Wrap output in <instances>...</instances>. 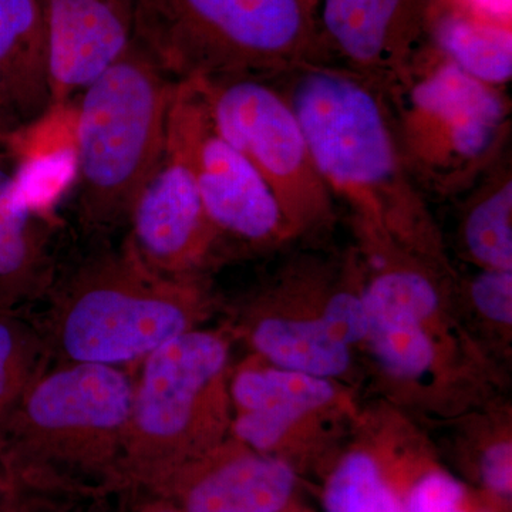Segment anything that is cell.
<instances>
[{
	"label": "cell",
	"mask_w": 512,
	"mask_h": 512,
	"mask_svg": "<svg viewBox=\"0 0 512 512\" xmlns=\"http://www.w3.org/2000/svg\"><path fill=\"white\" fill-rule=\"evenodd\" d=\"M53 109L63 107L126 53L133 0H40Z\"/></svg>",
	"instance_id": "cell-12"
},
{
	"label": "cell",
	"mask_w": 512,
	"mask_h": 512,
	"mask_svg": "<svg viewBox=\"0 0 512 512\" xmlns=\"http://www.w3.org/2000/svg\"><path fill=\"white\" fill-rule=\"evenodd\" d=\"M328 379L279 369H244L232 380L231 396L238 412L278 414L298 423L306 414L335 399Z\"/></svg>",
	"instance_id": "cell-18"
},
{
	"label": "cell",
	"mask_w": 512,
	"mask_h": 512,
	"mask_svg": "<svg viewBox=\"0 0 512 512\" xmlns=\"http://www.w3.org/2000/svg\"><path fill=\"white\" fill-rule=\"evenodd\" d=\"M309 8H315L316 3L320 2V0H303Z\"/></svg>",
	"instance_id": "cell-28"
},
{
	"label": "cell",
	"mask_w": 512,
	"mask_h": 512,
	"mask_svg": "<svg viewBox=\"0 0 512 512\" xmlns=\"http://www.w3.org/2000/svg\"><path fill=\"white\" fill-rule=\"evenodd\" d=\"M201 308L197 278L158 274L126 244L90 259L70 279L56 338L70 362L121 365L191 330Z\"/></svg>",
	"instance_id": "cell-4"
},
{
	"label": "cell",
	"mask_w": 512,
	"mask_h": 512,
	"mask_svg": "<svg viewBox=\"0 0 512 512\" xmlns=\"http://www.w3.org/2000/svg\"><path fill=\"white\" fill-rule=\"evenodd\" d=\"M326 512H403L376 461L365 453L346 457L325 491Z\"/></svg>",
	"instance_id": "cell-19"
},
{
	"label": "cell",
	"mask_w": 512,
	"mask_h": 512,
	"mask_svg": "<svg viewBox=\"0 0 512 512\" xmlns=\"http://www.w3.org/2000/svg\"><path fill=\"white\" fill-rule=\"evenodd\" d=\"M423 0H322L318 29L322 63L350 70L393 97L423 57Z\"/></svg>",
	"instance_id": "cell-10"
},
{
	"label": "cell",
	"mask_w": 512,
	"mask_h": 512,
	"mask_svg": "<svg viewBox=\"0 0 512 512\" xmlns=\"http://www.w3.org/2000/svg\"><path fill=\"white\" fill-rule=\"evenodd\" d=\"M128 220L127 244L153 271L171 278H197L221 238L205 212L190 168L167 143Z\"/></svg>",
	"instance_id": "cell-11"
},
{
	"label": "cell",
	"mask_w": 512,
	"mask_h": 512,
	"mask_svg": "<svg viewBox=\"0 0 512 512\" xmlns=\"http://www.w3.org/2000/svg\"><path fill=\"white\" fill-rule=\"evenodd\" d=\"M173 79L136 40L83 90L76 130V194L83 220H128L165 148Z\"/></svg>",
	"instance_id": "cell-3"
},
{
	"label": "cell",
	"mask_w": 512,
	"mask_h": 512,
	"mask_svg": "<svg viewBox=\"0 0 512 512\" xmlns=\"http://www.w3.org/2000/svg\"><path fill=\"white\" fill-rule=\"evenodd\" d=\"M0 512H6V511H5V510H3V508H2V507H0Z\"/></svg>",
	"instance_id": "cell-31"
},
{
	"label": "cell",
	"mask_w": 512,
	"mask_h": 512,
	"mask_svg": "<svg viewBox=\"0 0 512 512\" xmlns=\"http://www.w3.org/2000/svg\"><path fill=\"white\" fill-rule=\"evenodd\" d=\"M0 147H8V140L0 133Z\"/></svg>",
	"instance_id": "cell-29"
},
{
	"label": "cell",
	"mask_w": 512,
	"mask_h": 512,
	"mask_svg": "<svg viewBox=\"0 0 512 512\" xmlns=\"http://www.w3.org/2000/svg\"><path fill=\"white\" fill-rule=\"evenodd\" d=\"M12 488V480H10V467L2 448H0V495L8 493Z\"/></svg>",
	"instance_id": "cell-27"
},
{
	"label": "cell",
	"mask_w": 512,
	"mask_h": 512,
	"mask_svg": "<svg viewBox=\"0 0 512 512\" xmlns=\"http://www.w3.org/2000/svg\"><path fill=\"white\" fill-rule=\"evenodd\" d=\"M39 363L35 333L9 311H0V423L39 375Z\"/></svg>",
	"instance_id": "cell-20"
},
{
	"label": "cell",
	"mask_w": 512,
	"mask_h": 512,
	"mask_svg": "<svg viewBox=\"0 0 512 512\" xmlns=\"http://www.w3.org/2000/svg\"><path fill=\"white\" fill-rule=\"evenodd\" d=\"M481 473L485 485L501 497H511L512 491V446L510 441H501L485 450L481 461Z\"/></svg>",
	"instance_id": "cell-26"
},
{
	"label": "cell",
	"mask_w": 512,
	"mask_h": 512,
	"mask_svg": "<svg viewBox=\"0 0 512 512\" xmlns=\"http://www.w3.org/2000/svg\"><path fill=\"white\" fill-rule=\"evenodd\" d=\"M134 384L116 366L77 363L37 375L0 423V448L10 463L26 456L97 464L119 458Z\"/></svg>",
	"instance_id": "cell-7"
},
{
	"label": "cell",
	"mask_w": 512,
	"mask_h": 512,
	"mask_svg": "<svg viewBox=\"0 0 512 512\" xmlns=\"http://www.w3.org/2000/svg\"><path fill=\"white\" fill-rule=\"evenodd\" d=\"M366 340L380 365L402 379L423 376L436 360V348L423 323H372Z\"/></svg>",
	"instance_id": "cell-21"
},
{
	"label": "cell",
	"mask_w": 512,
	"mask_h": 512,
	"mask_svg": "<svg viewBox=\"0 0 512 512\" xmlns=\"http://www.w3.org/2000/svg\"><path fill=\"white\" fill-rule=\"evenodd\" d=\"M195 80L215 127L262 175L295 234L328 221L332 195L279 87L256 76Z\"/></svg>",
	"instance_id": "cell-8"
},
{
	"label": "cell",
	"mask_w": 512,
	"mask_h": 512,
	"mask_svg": "<svg viewBox=\"0 0 512 512\" xmlns=\"http://www.w3.org/2000/svg\"><path fill=\"white\" fill-rule=\"evenodd\" d=\"M53 110L40 0H0V133L9 144Z\"/></svg>",
	"instance_id": "cell-13"
},
{
	"label": "cell",
	"mask_w": 512,
	"mask_h": 512,
	"mask_svg": "<svg viewBox=\"0 0 512 512\" xmlns=\"http://www.w3.org/2000/svg\"><path fill=\"white\" fill-rule=\"evenodd\" d=\"M227 363L225 340L194 329L144 359L123 453L134 473L165 483L221 436Z\"/></svg>",
	"instance_id": "cell-6"
},
{
	"label": "cell",
	"mask_w": 512,
	"mask_h": 512,
	"mask_svg": "<svg viewBox=\"0 0 512 512\" xmlns=\"http://www.w3.org/2000/svg\"><path fill=\"white\" fill-rule=\"evenodd\" d=\"M473 305L484 318L510 326L512 323V271L483 269L470 284Z\"/></svg>",
	"instance_id": "cell-23"
},
{
	"label": "cell",
	"mask_w": 512,
	"mask_h": 512,
	"mask_svg": "<svg viewBox=\"0 0 512 512\" xmlns=\"http://www.w3.org/2000/svg\"><path fill=\"white\" fill-rule=\"evenodd\" d=\"M404 163L420 190L466 192L501 157L510 133L503 89L468 76L436 52L424 53L393 97Z\"/></svg>",
	"instance_id": "cell-5"
},
{
	"label": "cell",
	"mask_w": 512,
	"mask_h": 512,
	"mask_svg": "<svg viewBox=\"0 0 512 512\" xmlns=\"http://www.w3.org/2000/svg\"><path fill=\"white\" fill-rule=\"evenodd\" d=\"M463 494L456 478L430 473L414 485L404 512H464L458 508Z\"/></svg>",
	"instance_id": "cell-24"
},
{
	"label": "cell",
	"mask_w": 512,
	"mask_h": 512,
	"mask_svg": "<svg viewBox=\"0 0 512 512\" xmlns=\"http://www.w3.org/2000/svg\"><path fill=\"white\" fill-rule=\"evenodd\" d=\"M157 512H174V511H170V510H160V511H157Z\"/></svg>",
	"instance_id": "cell-30"
},
{
	"label": "cell",
	"mask_w": 512,
	"mask_h": 512,
	"mask_svg": "<svg viewBox=\"0 0 512 512\" xmlns=\"http://www.w3.org/2000/svg\"><path fill=\"white\" fill-rule=\"evenodd\" d=\"M320 320L339 342L349 348L369 336L370 320L362 295L348 289L330 296Z\"/></svg>",
	"instance_id": "cell-22"
},
{
	"label": "cell",
	"mask_w": 512,
	"mask_h": 512,
	"mask_svg": "<svg viewBox=\"0 0 512 512\" xmlns=\"http://www.w3.org/2000/svg\"><path fill=\"white\" fill-rule=\"evenodd\" d=\"M434 52L488 86L504 89L512 77L510 23L488 18L464 0L427 12Z\"/></svg>",
	"instance_id": "cell-14"
},
{
	"label": "cell",
	"mask_w": 512,
	"mask_h": 512,
	"mask_svg": "<svg viewBox=\"0 0 512 512\" xmlns=\"http://www.w3.org/2000/svg\"><path fill=\"white\" fill-rule=\"evenodd\" d=\"M165 143L190 168L220 237L269 245L295 234L262 175L215 127L195 79L175 84Z\"/></svg>",
	"instance_id": "cell-9"
},
{
	"label": "cell",
	"mask_w": 512,
	"mask_h": 512,
	"mask_svg": "<svg viewBox=\"0 0 512 512\" xmlns=\"http://www.w3.org/2000/svg\"><path fill=\"white\" fill-rule=\"evenodd\" d=\"M460 237L481 269L512 271V174L504 156L468 188Z\"/></svg>",
	"instance_id": "cell-16"
},
{
	"label": "cell",
	"mask_w": 512,
	"mask_h": 512,
	"mask_svg": "<svg viewBox=\"0 0 512 512\" xmlns=\"http://www.w3.org/2000/svg\"><path fill=\"white\" fill-rule=\"evenodd\" d=\"M295 477L278 458H229L188 488L184 512H278L291 497Z\"/></svg>",
	"instance_id": "cell-15"
},
{
	"label": "cell",
	"mask_w": 512,
	"mask_h": 512,
	"mask_svg": "<svg viewBox=\"0 0 512 512\" xmlns=\"http://www.w3.org/2000/svg\"><path fill=\"white\" fill-rule=\"evenodd\" d=\"M271 80L295 111L323 184L355 212L370 247L439 256V237L404 163L389 97L336 64L303 63Z\"/></svg>",
	"instance_id": "cell-1"
},
{
	"label": "cell",
	"mask_w": 512,
	"mask_h": 512,
	"mask_svg": "<svg viewBox=\"0 0 512 512\" xmlns=\"http://www.w3.org/2000/svg\"><path fill=\"white\" fill-rule=\"evenodd\" d=\"M296 421L278 414L238 412L234 423L235 436L258 451H269L285 439Z\"/></svg>",
	"instance_id": "cell-25"
},
{
	"label": "cell",
	"mask_w": 512,
	"mask_h": 512,
	"mask_svg": "<svg viewBox=\"0 0 512 512\" xmlns=\"http://www.w3.org/2000/svg\"><path fill=\"white\" fill-rule=\"evenodd\" d=\"M134 40L174 82L272 79L322 62L303 0H133Z\"/></svg>",
	"instance_id": "cell-2"
},
{
	"label": "cell",
	"mask_w": 512,
	"mask_h": 512,
	"mask_svg": "<svg viewBox=\"0 0 512 512\" xmlns=\"http://www.w3.org/2000/svg\"><path fill=\"white\" fill-rule=\"evenodd\" d=\"M251 340L279 369L328 380L349 369V346L339 342L320 319L266 316L252 329Z\"/></svg>",
	"instance_id": "cell-17"
}]
</instances>
